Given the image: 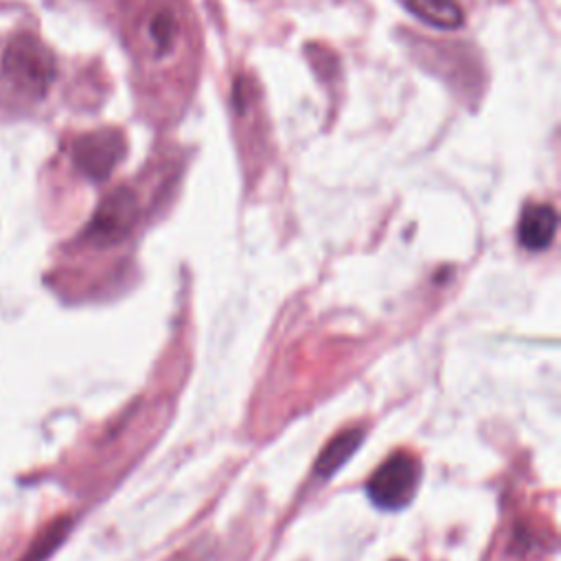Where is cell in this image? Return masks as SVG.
Instances as JSON below:
<instances>
[{"instance_id": "3", "label": "cell", "mask_w": 561, "mask_h": 561, "mask_svg": "<svg viewBox=\"0 0 561 561\" xmlns=\"http://www.w3.org/2000/svg\"><path fill=\"white\" fill-rule=\"evenodd\" d=\"M125 156V138L118 129H96L83 134L72 145L75 167L92 182H103Z\"/></svg>"}, {"instance_id": "6", "label": "cell", "mask_w": 561, "mask_h": 561, "mask_svg": "<svg viewBox=\"0 0 561 561\" xmlns=\"http://www.w3.org/2000/svg\"><path fill=\"white\" fill-rule=\"evenodd\" d=\"M362 440H364V432H362L359 427L340 432L337 436H333V438L324 445V449H322L320 456L316 458L313 471H316L320 478L333 476V473L340 471L342 465L357 451V447L362 445Z\"/></svg>"}, {"instance_id": "5", "label": "cell", "mask_w": 561, "mask_h": 561, "mask_svg": "<svg viewBox=\"0 0 561 561\" xmlns=\"http://www.w3.org/2000/svg\"><path fill=\"white\" fill-rule=\"evenodd\" d=\"M559 217L550 204H528L517 224V239L530 252L546 250L557 234Z\"/></svg>"}, {"instance_id": "9", "label": "cell", "mask_w": 561, "mask_h": 561, "mask_svg": "<svg viewBox=\"0 0 561 561\" xmlns=\"http://www.w3.org/2000/svg\"><path fill=\"white\" fill-rule=\"evenodd\" d=\"M178 33H180L178 18L169 9H160L147 22V37L156 48V53H169V48L178 39Z\"/></svg>"}, {"instance_id": "1", "label": "cell", "mask_w": 561, "mask_h": 561, "mask_svg": "<svg viewBox=\"0 0 561 561\" xmlns=\"http://www.w3.org/2000/svg\"><path fill=\"white\" fill-rule=\"evenodd\" d=\"M57 75L53 53L33 35H15L2 55V77L7 83L31 99H42Z\"/></svg>"}, {"instance_id": "7", "label": "cell", "mask_w": 561, "mask_h": 561, "mask_svg": "<svg viewBox=\"0 0 561 561\" xmlns=\"http://www.w3.org/2000/svg\"><path fill=\"white\" fill-rule=\"evenodd\" d=\"M412 15H416L421 22L443 28V31H456L462 26V9L456 0H399Z\"/></svg>"}, {"instance_id": "4", "label": "cell", "mask_w": 561, "mask_h": 561, "mask_svg": "<svg viewBox=\"0 0 561 561\" xmlns=\"http://www.w3.org/2000/svg\"><path fill=\"white\" fill-rule=\"evenodd\" d=\"M136 217V195L129 188H116L99 204L85 228V239L94 245H114L129 234Z\"/></svg>"}, {"instance_id": "8", "label": "cell", "mask_w": 561, "mask_h": 561, "mask_svg": "<svg viewBox=\"0 0 561 561\" xmlns=\"http://www.w3.org/2000/svg\"><path fill=\"white\" fill-rule=\"evenodd\" d=\"M70 530V519H55L50 522L28 546L24 557L20 561H46L53 550L64 541L66 533Z\"/></svg>"}, {"instance_id": "2", "label": "cell", "mask_w": 561, "mask_h": 561, "mask_svg": "<svg viewBox=\"0 0 561 561\" xmlns=\"http://www.w3.org/2000/svg\"><path fill=\"white\" fill-rule=\"evenodd\" d=\"M421 467L408 451H394L370 476L366 491L375 506L397 511L403 508L416 493Z\"/></svg>"}, {"instance_id": "10", "label": "cell", "mask_w": 561, "mask_h": 561, "mask_svg": "<svg viewBox=\"0 0 561 561\" xmlns=\"http://www.w3.org/2000/svg\"><path fill=\"white\" fill-rule=\"evenodd\" d=\"M173 561H195V559H193V557H188V554H186V557H184V554H180V557H178V559H173Z\"/></svg>"}]
</instances>
